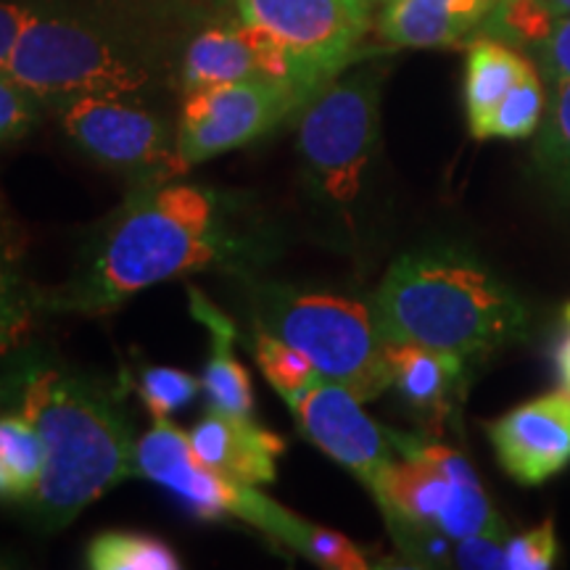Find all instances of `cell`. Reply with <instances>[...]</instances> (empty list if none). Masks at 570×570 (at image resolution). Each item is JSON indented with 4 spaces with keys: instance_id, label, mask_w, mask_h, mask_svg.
<instances>
[{
    "instance_id": "obj_2",
    "label": "cell",
    "mask_w": 570,
    "mask_h": 570,
    "mask_svg": "<svg viewBox=\"0 0 570 570\" xmlns=\"http://www.w3.org/2000/svg\"><path fill=\"white\" fill-rule=\"evenodd\" d=\"M9 354L3 407L30 417L46 441V473L24 515L38 531L56 533L135 475L138 439L122 389L35 348Z\"/></svg>"
},
{
    "instance_id": "obj_31",
    "label": "cell",
    "mask_w": 570,
    "mask_h": 570,
    "mask_svg": "<svg viewBox=\"0 0 570 570\" xmlns=\"http://www.w3.org/2000/svg\"><path fill=\"white\" fill-rule=\"evenodd\" d=\"M504 550H508V529L502 525V520H497L491 529L460 539L454 547V562L460 568L473 570L504 568Z\"/></svg>"
},
{
    "instance_id": "obj_10",
    "label": "cell",
    "mask_w": 570,
    "mask_h": 570,
    "mask_svg": "<svg viewBox=\"0 0 570 570\" xmlns=\"http://www.w3.org/2000/svg\"><path fill=\"white\" fill-rule=\"evenodd\" d=\"M240 21L275 38L320 92L352 67L370 30L367 0H235Z\"/></svg>"
},
{
    "instance_id": "obj_9",
    "label": "cell",
    "mask_w": 570,
    "mask_h": 570,
    "mask_svg": "<svg viewBox=\"0 0 570 570\" xmlns=\"http://www.w3.org/2000/svg\"><path fill=\"white\" fill-rule=\"evenodd\" d=\"M312 98L302 85L267 77L188 92L177 122V156L185 173L275 130Z\"/></svg>"
},
{
    "instance_id": "obj_4",
    "label": "cell",
    "mask_w": 570,
    "mask_h": 570,
    "mask_svg": "<svg viewBox=\"0 0 570 570\" xmlns=\"http://www.w3.org/2000/svg\"><path fill=\"white\" fill-rule=\"evenodd\" d=\"M3 71L51 109L75 96H140L159 75V56L117 21L59 0L27 27Z\"/></svg>"
},
{
    "instance_id": "obj_21",
    "label": "cell",
    "mask_w": 570,
    "mask_h": 570,
    "mask_svg": "<svg viewBox=\"0 0 570 570\" xmlns=\"http://www.w3.org/2000/svg\"><path fill=\"white\" fill-rule=\"evenodd\" d=\"M46 473V441L27 415H0V502L21 504L38 491Z\"/></svg>"
},
{
    "instance_id": "obj_17",
    "label": "cell",
    "mask_w": 570,
    "mask_h": 570,
    "mask_svg": "<svg viewBox=\"0 0 570 570\" xmlns=\"http://www.w3.org/2000/svg\"><path fill=\"white\" fill-rule=\"evenodd\" d=\"M391 389L428 423L439 425L460 391L465 356L415 344H386Z\"/></svg>"
},
{
    "instance_id": "obj_13",
    "label": "cell",
    "mask_w": 570,
    "mask_h": 570,
    "mask_svg": "<svg viewBox=\"0 0 570 570\" xmlns=\"http://www.w3.org/2000/svg\"><path fill=\"white\" fill-rule=\"evenodd\" d=\"M499 465L523 487H539L570 462V394L539 396L489 425Z\"/></svg>"
},
{
    "instance_id": "obj_3",
    "label": "cell",
    "mask_w": 570,
    "mask_h": 570,
    "mask_svg": "<svg viewBox=\"0 0 570 570\" xmlns=\"http://www.w3.org/2000/svg\"><path fill=\"white\" fill-rule=\"evenodd\" d=\"M386 344L479 356L508 344L525 325L520 298L458 248L433 246L399 256L373 302Z\"/></svg>"
},
{
    "instance_id": "obj_14",
    "label": "cell",
    "mask_w": 570,
    "mask_h": 570,
    "mask_svg": "<svg viewBox=\"0 0 570 570\" xmlns=\"http://www.w3.org/2000/svg\"><path fill=\"white\" fill-rule=\"evenodd\" d=\"M188 436L196 458L219 475L252 487L275 483L285 441L252 417L209 407Z\"/></svg>"
},
{
    "instance_id": "obj_28",
    "label": "cell",
    "mask_w": 570,
    "mask_h": 570,
    "mask_svg": "<svg viewBox=\"0 0 570 570\" xmlns=\"http://www.w3.org/2000/svg\"><path fill=\"white\" fill-rule=\"evenodd\" d=\"M539 159L552 180L570 188V80L558 82L552 111L539 140Z\"/></svg>"
},
{
    "instance_id": "obj_8",
    "label": "cell",
    "mask_w": 570,
    "mask_h": 570,
    "mask_svg": "<svg viewBox=\"0 0 570 570\" xmlns=\"http://www.w3.org/2000/svg\"><path fill=\"white\" fill-rule=\"evenodd\" d=\"M63 132L80 151L138 185L169 183L185 175L177 132L135 96H75L51 106Z\"/></svg>"
},
{
    "instance_id": "obj_7",
    "label": "cell",
    "mask_w": 570,
    "mask_h": 570,
    "mask_svg": "<svg viewBox=\"0 0 570 570\" xmlns=\"http://www.w3.org/2000/svg\"><path fill=\"white\" fill-rule=\"evenodd\" d=\"M135 473L175 494L190 512L204 520L233 515L291 547L302 518L285 510L259 487L219 475L196 458L190 436L167 417L154 420L148 433L135 444Z\"/></svg>"
},
{
    "instance_id": "obj_23",
    "label": "cell",
    "mask_w": 570,
    "mask_h": 570,
    "mask_svg": "<svg viewBox=\"0 0 570 570\" xmlns=\"http://www.w3.org/2000/svg\"><path fill=\"white\" fill-rule=\"evenodd\" d=\"M254 356L256 365L269 381L277 394L283 399L315 383L320 373L309 362V356L298 352L296 346H291L288 341H283L275 333L265 331V327H256L254 333Z\"/></svg>"
},
{
    "instance_id": "obj_1",
    "label": "cell",
    "mask_w": 570,
    "mask_h": 570,
    "mask_svg": "<svg viewBox=\"0 0 570 570\" xmlns=\"http://www.w3.org/2000/svg\"><path fill=\"white\" fill-rule=\"evenodd\" d=\"M267 238L244 198L194 183L138 185L85 248L46 309L106 315L151 285L212 267H248Z\"/></svg>"
},
{
    "instance_id": "obj_15",
    "label": "cell",
    "mask_w": 570,
    "mask_h": 570,
    "mask_svg": "<svg viewBox=\"0 0 570 570\" xmlns=\"http://www.w3.org/2000/svg\"><path fill=\"white\" fill-rule=\"evenodd\" d=\"M370 491L381 510L386 512L391 525L410 531L412 537L415 533H441L444 537L460 487L449 481L441 470L428 465L425 460L402 458L383 470Z\"/></svg>"
},
{
    "instance_id": "obj_29",
    "label": "cell",
    "mask_w": 570,
    "mask_h": 570,
    "mask_svg": "<svg viewBox=\"0 0 570 570\" xmlns=\"http://www.w3.org/2000/svg\"><path fill=\"white\" fill-rule=\"evenodd\" d=\"M558 558V537H554V523L537 525V529L508 539L504 550V568L508 570H550Z\"/></svg>"
},
{
    "instance_id": "obj_35",
    "label": "cell",
    "mask_w": 570,
    "mask_h": 570,
    "mask_svg": "<svg viewBox=\"0 0 570 570\" xmlns=\"http://www.w3.org/2000/svg\"><path fill=\"white\" fill-rule=\"evenodd\" d=\"M0 407H3V399H0Z\"/></svg>"
},
{
    "instance_id": "obj_26",
    "label": "cell",
    "mask_w": 570,
    "mask_h": 570,
    "mask_svg": "<svg viewBox=\"0 0 570 570\" xmlns=\"http://www.w3.org/2000/svg\"><path fill=\"white\" fill-rule=\"evenodd\" d=\"M46 101L0 69V148L24 140L46 117Z\"/></svg>"
},
{
    "instance_id": "obj_30",
    "label": "cell",
    "mask_w": 570,
    "mask_h": 570,
    "mask_svg": "<svg viewBox=\"0 0 570 570\" xmlns=\"http://www.w3.org/2000/svg\"><path fill=\"white\" fill-rule=\"evenodd\" d=\"M59 0H0V69H6L21 35Z\"/></svg>"
},
{
    "instance_id": "obj_25",
    "label": "cell",
    "mask_w": 570,
    "mask_h": 570,
    "mask_svg": "<svg viewBox=\"0 0 570 570\" xmlns=\"http://www.w3.org/2000/svg\"><path fill=\"white\" fill-rule=\"evenodd\" d=\"M202 389V377L177 367L151 365L142 367L138 377H135V391H138L140 402L146 404L154 420L169 417L173 412L183 410L185 404L194 402Z\"/></svg>"
},
{
    "instance_id": "obj_5",
    "label": "cell",
    "mask_w": 570,
    "mask_h": 570,
    "mask_svg": "<svg viewBox=\"0 0 570 570\" xmlns=\"http://www.w3.org/2000/svg\"><path fill=\"white\" fill-rule=\"evenodd\" d=\"M259 327L296 346L320 375L362 402L391 389L386 341L362 302L320 291L267 288L259 298Z\"/></svg>"
},
{
    "instance_id": "obj_19",
    "label": "cell",
    "mask_w": 570,
    "mask_h": 570,
    "mask_svg": "<svg viewBox=\"0 0 570 570\" xmlns=\"http://www.w3.org/2000/svg\"><path fill=\"white\" fill-rule=\"evenodd\" d=\"M190 312L204 327H209L212 336V354L206 362L202 386L209 396V407L230 412V415H254V386L252 375L244 367V362L235 356V331L233 320L212 302L209 296L202 294L196 285H188Z\"/></svg>"
},
{
    "instance_id": "obj_22",
    "label": "cell",
    "mask_w": 570,
    "mask_h": 570,
    "mask_svg": "<svg viewBox=\"0 0 570 570\" xmlns=\"http://www.w3.org/2000/svg\"><path fill=\"white\" fill-rule=\"evenodd\" d=\"M92 570H177L180 558L167 541L138 531H101L85 550Z\"/></svg>"
},
{
    "instance_id": "obj_16",
    "label": "cell",
    "mask_w": 570,
    "mask_h": 570,
    "mask_svg": "<svg viewBox=\"0 0 570 570\" xmlns=\"http://www.w3.org/2000/svg\"><path fill=\"white\" fill-rule=\"evenodd\" d=\"M497 0H389L381 38L396 48H452L465 42Z\"/></svg>"
},
{
    "instance_id": "obj_11",
    "label": "cell",
    "mask_w": 570,
    "mask_h": 570,
    "mask_svg": "<svg viewBox=\"0 0 570 570\" xmlns=\"http://www.w3.org/2000/svg\"><path fill=\"white\" fill-rule=\"evenodd\" d=\"M283 402L294 412L304 436L338 465L352 470L367 489H373L383 470L394 462L389 431H383L362 410V399L341 383L320 375L315 383L285 396Z\"/></svg>"
},
{
    "instance_id": "obj_18",
    "label": "cell",
    "mask_w": 570,
    "mask_h": 570,
    "mask_svg": "<svg viewBox=\"0 0 570 570\" xmlns=\"http://www.w3.org/2000/svg\"><path fill=\"white\" fill-rule=\"evenodd\" d=\"M46 309V291L27 273V235L0 198V354L24 346Z\"/></svg>"
},
{
    "instance_id": "obj_33",
    "label": "cell",
    "mask_w": 570,
    "mask_h": 570,
    "mask_svg": "<svg viewBox=\"0 0 570 570\" xmlns=\"http://www.w3.org/2000/svg\"><path fill=\"white\" fill-rule=\"evenodd\" d=\"M566 323L570 327V304L566 306ZM558 370H560V381H562V391L570 394V333L568 338L562 341L560 352H558Z\"/></svg>"
},
{
    "instance_id": "obj_6",
    "label": "cell",
    "mask_w": 570,
    "mask_h": 570,
    "mask_svg": "<svg viewBox=\"0 0 570 570\" xmlns=\"http://www.w3.org/2000/svg\"><path fill=\"white\" fill-rule=\"evenodd\" d=\"M381 71L356 69L327 82L302 109L298 154L333 204H352L377 142Z\"/></svg>"
},
{
    "instance_id": "obj_24",
    "label": "cell",
    "mask_w": 570,
    "mask_h": 570,
    "mask_svg": "<svg viewBox=\"0 0 570 570\" xmlns=\"http://www.w3.org/2000/svg\"><path fill=\"white\" fill-rule=\"evenodd\" d=\"M544 104V85L539 80L537 67H531L515 85H512L508 96L502 98V104L497 106V111L491 114L487 138H529L541 122Z\"/></svg>"
},
{
    "instance_id": "obj_12",
    "label": "cell",
    "mask_w": 570,
    "mask_h": 570,
    "mask_svg": "<svg viewBox=\"0 0 570 570\" xmlns=\"http://www.w3.org/2000/svg\"><path fill=\"white\" fill-rule=\"evenodd\" d=\"M256 77H267V80H291L309 92L298 77V69L288 51L269 38L267 32L256 30L246 24H225V27H206L190 38L185 46L180 61V80L185 96L196 90L217 88V85H230L240 80H256Z\"/></svg>"
},
{
    "instance_id": "obj_32",
    "label": "cell",
    "mask_w": 570,
    "mask_h": 570,
    "mask_svg": "<svg viewBox=\"0 0 570 570\" xmlns=\"http://www.w3.org/2000/svg\"><path fill=\"white\" fill-rule=\"evenodd\" d=\"M544 75L558 85L570 80V17L554 24V30L533 48Z\"/></svg>"
},
{
    "instance_id": "obj_20",
    "label": "cell",
    "mask_w": 570,
    "mask_h": 570,
    "mask_svg": "<svg viewBox=\"0 0 570 570\" xmlns=\"http://www.w3.org/2000/svg\"><path fill=\"white\" fill-rule=\"evenodd\" d=\"M533 63L512 51L504 40L483 38L470 40L468 46V69H465V106L470 132L479 140H487V127L491 114L502 104L512 85L525 75Z\"/></svg>"
},
{
    "instance_id": "obj_34",
    "label": "cell",
    "mask_w": 570,
    "mask_h": 570,
    "mask_svg": "<svg viewBox=\"0 0 570 570\" xmlns=\"http://www.w3.org/2000/svg\"><path fill=\"white\" fill-rule=\"evenodd\" d=\"M6 566H11L9 554H3V552H0V568H6Z\"/></svg>"
},
{
    "instance_id": "obj_27",
    "label": "cell",
    "mask_w": 570,
    "mask_h": 570,
    "mask_svg": "<svg viewBox=\"0 0 570 570\" xmlns=\"http://www.w3.org/2000/svg\"><path fill=\"white\" fill-rule=\"evenodd\" d=\"M291 550L304 554L306 560L317 562V566L323 568H333V570L367 568L365 554L356 550L352 539H346L344 533L338 531L323 529V525L306 523V520H302V525H298Z\"/></svg>"
}]
</instances>
